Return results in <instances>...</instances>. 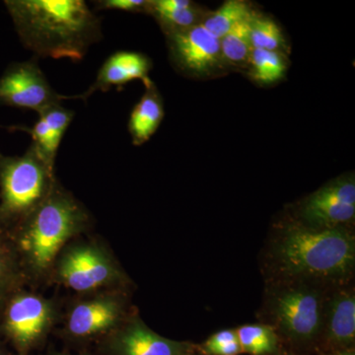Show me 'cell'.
I'll return each mask as SVG.
<instances>
[{"instance_id":"cell-5","label":"cell","mask_w":355,"mask_h":355,"mask_svg":"<svg viewBox=\"0 0 355 355\" xmlns=\"http://www.w3.org/2000/svg\"><path fill=\"white\" fill-rule=\"evenodd\" d=\"M55 169L30 144L22 155L0 153V228L4 232L24 220L50 195Z\"/></svg>"},{"instance_id":"cell-10","label":"cell","mask_w":355,"mask_h":355,"mask_svg":"<svg viewBox=\"0 0 355 355\" xmlns=\"http://www.w3.org/2000/svg\"><path fill=\"white\" fill-rule=\"evenodd\" d=\"M355 217L354 175L324 184L300 202L296 221L315 229H352Z\"/></svg>"},{"instance_id":"cell-14","label":"cell","mask_w":355,"mask_h":355,"mask_svg":"<svg viewBox=\"0 0 355 355\" xmlns=\"http://www.w3.org/2000/svg\"><path fill=\"white\" fill-rule=\"evenodd\" d=\"M151 69L150 60L139 51H119L110 55L100 67L94 83L83 93L76 95L77 99L87 100L96 92H108L112 87H118L130 81H144V86L150 85L149 78Z\"/></svg>"},{"instance_id":"cell-13","label":"cell","mask_w":355,"mask_h":355,"mask_svg":"<svg viewBox=\"0 0 355 355\" xmlns=\"http://www.w3.org/2000/svg\"><path fill=\"white\" fill-rule=\"evenodd\" d=\"M168 43L178 67L191 73L209 72L222 60L220 40L202 24L168 35Z\"/></svg>"},{"instance_id":"cell-2","label":"cell","mask_w":355,"mask_h":355,"mask_svg":"<svg viewBox=\"0 0 355 355\" xmlns=\"http://www.w3.org/2000/svg\"><path fill=\"white\" fill-rule=\"evenodd\" d=\"M18 38L36 58L80 62L103 39L100 18L83 0H6Z\"/></svg>"},{"instance_id":"cell-20","label":"cell","mask_w":355,"mask_h":355,"mask_svg":"<svg viewBox=\"0 0 355 355\" xmlns=\"http://www.w3.org/2000/svg\"><path fill=\"white\" fill-rule=\"evenodd\" d=\"M254 14L247 2L243 0H228L216 11L209 14L202 25L210 34L220 40L239 23L249 19Z\"/></svg>"},{"instance_id":"cell-9","label":"cell","mask_w":355,"mask_h":355,"mask_svg":"<svg viewBox=\"0 0 355 355\" xmlns=\"http://www.w3.org/2000/svg\"><path fill=\"white\" fill-rule=\"evenodd\" d=\"M38 60L34 57L6 67L0 76V107L31 110L38 114L64 100L77 99L76 95L58 94L51 87Z\"/></svg>"},{"instance_id":"cell-19","label":"cell","mask_w":355,"mask_h":355,"mask_svg":"<svg viewBox=\"0 0 355 355\" xmlns=\"http://www.w3.org/2000/svg\"><path fill=\"white\" fill-rule=\"evenodd\" d=\"M28 287L27 280L6 233L0 237V312L16 292Z\"/></svg>"},{"instance_id":"cell-26","label":"cell","mask_w":355,"mask_h":355,"mask_svg":"<svg viewBox=\"0 0 355 355\" xmlns=\"http://www.w3.org/2000/svg\"><path fill=\"white\" fill-rule=\"evenodd\" d=\"M38 355H100L95 350L86 349V350H78V352H57V350H50V352H46V354H41Z\"/></svg>"},{"instance_id":"cell-16","label":"cell","mask_w":355,"mask_h":355,"mask_svg":"<svg viewBox=\"0 0 355 355\" xmlns=\"http://www.w3.org/2000/svg\"><path fill=\"white\" fill-rule=\"evenodd\" d=\"M146 88V92L132 109L128 120V132L137 146L153 137L164 118L162 100L153 83Z\"/></svg>"},{"instance_id":"cell-23","label":"cell","mask_w":355,"mask_h":355,"mask_svg":"<svg viewBox=\"0 0 355 355\" xmlns=\"http://www.w3.org/2000/svg\"><path fill=\"white\" fill-rule=\"evenodd\" d=\"M251 43L257 50L279 51L284 46V38L275 21L254 14L251 21Z\"/></svg>"},{"instance_id":"cell-17","label":"cell","mask_w":355,"mask_h":355,"mask_svg":"<svg viewBox=\"0 0 355 355\" xmlns=\"http://www.w3.org/2000/svg\"><path fill=\"white\" fill-rule=\"evenodd\" d=\"M147 12L156 18L167 36L200 24V12L195 4L189 0L149 1Z\"/></svg>"},{"instance_id":"cell-7","label":"cell","mask_w":355,"mask_h":355,"mask_svg":"<svg viewBox=\"0 0 355 355\" xmlns=\"http://www.w3.org/2000/svg\"><path fill=\"white\" fill-rule=\"evenodd\" d=\"M132 288L81 294L62 310L58 336L71 349H89L118 329L135 309Z\"/></svg>"},{"instance_id":"cell-15","label":"cell","mask_w":355,"mask_h":355,"mask_svg":"<svg viewBox=\"0 0 355 355\" xmlns=\"http://www.w3.org/2000/svg\"><path fill=\"white\" fill-rule=\"evenodd\" d=\"M38 116V121L31 128L22 125L0 128H6L11 132L19 130L29 133L32 137V144L39 151L40 155L50 167L55 169V159L60 142L73 120L74 112L64 108L62 104H57L42 110L39 112Z\"/></svg>"},{"instance_id":"cell-18","label":"cell","mask_w":355,"mask_h":355,"mask_svg":"<svg viewBox=\"0 0 355 355\" xmlns=\"http://www.w3.org/2000/svg\"><path fill=\"white\" fill-rule=\"evenodd\" d=\"M235 330L243 354L284 355L286 352L279 336L268 324H248Z\"/></svg>"},{"instance_id":"cell-3","label":"cell","mask_w":355,"mask_h":355,"mask_svg":"<svg viewBox=\"0 0 355 355\" xmlns=\"http://www.w3.org/2000/svg\"><path fill=\"white\" fill-rule=\"evenodd\" d=\"M92 227L90 211L58 180L42 205L6 232L28 287L32 289L50 284L58 254L72 240L88 234Z\"/></svg>"},{"instance_id":"cell-6","label":"cell","mask_w":355,"mask_h":355,"mask_svg":"<svg viewBox=\"0 0 355 355\" xmlns=\"http://www.w3.org/2000/svg\"><path fill=\"white\" fill-rule=\"evenodd\" d=\"M81 294L132 288V282L106 243L79 236L65 245L53 263L50 284Z\"/></svg>"},{"instance_id":"cell-21","label":"cell","mask_w":355,"mask_h":355,"mask_svg":"<svg viewBox=\"0 0 355 355\" xmlns=\"http://www.w3.org/2000/svg\"><path fill=\"white\" fill-rule=\"evenodd\" d=\"M253 16L242 21L220 39L222 60L237 65L246 64L250 60L253 51L251 43V21Z\"/></svg>"},{"instance_id":"cell-1","label":"cell","mask_w":355,"mask_h":355,"mask_svg":"<svg viewBox=\"0 0 355 355\" xmlns=\"http://www.w3.org/2000/svg\"><path fill=\"white\" fill-rule=\"evenodd\" d=\"M263 266L270 282L300 280L331 288L352 284L355 237L352 229H315L295 219L273 230Z\"/></svg>"},{"instance_id":"cell-25","label":"cell","mask_w":355,"mask_h":355,"mask_svg":"<svg viewBox=\"0 0 355 355\" xmlns=\"http://www.w3.org/2000/svg\"><path fill=\"white\" fill-rule=\"evenodd\" d=\"M146 0H99L94 2L95 10H119L125 12H147Z\"/></svg>"},{"instance_id":"cell-12","label":"cell","mask_w":355,"mask_h":355,"mask_svg":"<svg viewBox=\"0 0 355 355\" xmlns=\"http://www.w3.org/2000/svg\"><path fill=\"white\" fill-rule=\"evenodd\" d=\"M352 349H355V293L347 284L327 291L316 354Z\"/></svg>"},{"instance_id":"cell-27","label":"cell","mask_w":355,"mask_h":355,"mask_svg":"<svg viewBox=\"0 0 355 355\" xmlns=\"http://www.w3.org/2000/svg\"><path fill=\"white\" fill-rule=\"evenodd\" d=\"M0 355H16L2 338H0Z\"/></svg>"},{"instance_id":"cell-28","label":"cell","mask_w":355,"mask_h":355,"mask_svg":"<svg viewBox=\"0 0 355 355\" xmlns=\"http://www.w3.org/2000/svg\"><path fill=\"white\" fill-rule=\"evenodd\" d=\"M317 355H355V349L345 352H333V354H317Z\"/></svg>"},{"instance_id":"cell-8","label":"cell","mask_w":355,"mask_h":355,"mask_svg":"<svg viewBox=\"0 0 355 355\" xmlns=\"http://www.w3.org/2000/svg\"><path fill=\"white\" fill-rule=\"evenodd\" d=\"M62 312L57 299L44 297L25 287L0 312V338L16 355H34L57 328Z\"/></svg>"},{"instance_id":"cell-29","label":"cell","mask_w":355,"mask_h":355,"mask_svg":"<svg viewBox=\"0 0 355 355\" xmlns=\"http://www.w3.org/2000/svg\"><path fill=\"white\" fill-rule=\"evenodd\" d=\"M284 355H299V354H292V352H286V354H284Z\"/></svg>"},{"instance_id":"cell-22","label":"cell","mask_w":355,"mask_h":355,"mask_svg":"<svg viewBox=\"0 0 355 355\" xmlns=\"http://www.w3.org/2000/svg\"><path fill=\"white\" fill-rule=\"evenodd\" d=\"M250 62L254 78L263 84L277 83L284 77L287 69L286 58L279 51L253 49Z\"/></svg>"},{"instance_id":"cell-24","label":"cell","mask_w":355,"mask_h":355,"mask_svg":"<svg viewBox=\"0 0 355 355\" xmlns=\"http://www.w3.org/2000/svg\"><path fill=\"white\" fill-rule=\"evenodd\" d=\"M200 355H240L241 345L234 329L216 331L202 345H198Z\"/></svg>"},{"instance_id":"cell-30","label":"cell","mask_w":355,"mask_h":355,"mask_svg":"<svg viewBox=\"0 0 355 355\" xmlns=\"http://www.w3.org/2000/svg\"><path fill=\"white\" fill-rule=\"evenodd\" d=\"M4 233H6V232H4V231H3V230H2V229H1V228H0V237H1V236H2V235H3V234H4Z\"/></svg>"},{"instance_id":"cell-11","label":"cell","mask_w":355,"mask_h":355,"mask_svg":"<svg viewBox=\"0 0 355 355\" xmlns=\"http://www.w3.org/2000/svg\"><path fill=\"white\" fill-rule=\"evenodd\" d=\"M100 355H200L197 343L158 335L137 309L123 324L95 345Z\"/></svg>"},{"instance_id":"cell-4","label":"cell","mask_w":355,"mask_h":355,"mask_svg":"<svg viewBox=\"0 0 355 355\" xmlns=\"http://www.w3.org/2000/svg\"><path fill=\"white\" fill-rule=\"evenodd\" d=\"M329 288L300 280L270 282L261 315L292 354H316Z\"/></svg>"}]
</instances>
